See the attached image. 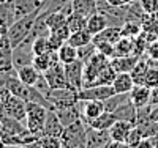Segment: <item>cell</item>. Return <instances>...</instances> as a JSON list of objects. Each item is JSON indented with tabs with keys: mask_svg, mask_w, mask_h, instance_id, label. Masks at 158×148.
I'll return each mask as SVG.
<instances>
[{
	"mask_svg": "<svg viewBox=\"0 0 158 148\" xmlns=\"http://www.w3.org/2000/svg\"><path fill=\"white\" fill-rule=\"evenodd\" d=\"M25 126L27 129L40 139L44 136V123L48 115V107L36 102H25Z\"/></svg>",
	"mask_w": 158,
	"mask_h": 148,
	"instance_id": "6da1fadb",
	"label": "cell"
},
{
	"mask_svg": "<svg viewBox=\"0 0 158 148\" xmlns=\"http://www.w3.org/2000/svg\"><path fill=\"white\" fill-rule=\"evenodd\" d=\"M38 13H40V10L30 13V14H27V16H22V18L16 19L15 22L10 25L6 35H8V38H10V43H11L13 47L19 46L24 39L30 35L32 27H33V24H35V19H36V16H38Z\"/></svg>",
	"mask_w": 158,
	"mask_h": 148,
	"instance_id": "7a4b0ae2",
	"label": "cell"
},
{
	"mask_svg": "<svg viewBox=\"0 0 158 148\" xmlns=\"http://www.w3.org/2000/svg\"><path fill=\"white\" fill-rule=\"evenodd\" d=\"M25 101L15 96L13 93L6 88L0 91V115L13 117L21 122H25Z\"/></svg>",
	"mask_w": 158,
	"mask_h": 148,
	"instance_id": "3957f363",
	"label": "cell"
},
{
	"mask_svg": "<svg viewBox=\"0 0 158 148\" xmlns=\"http://www.w3.org/2000/svg\"><path fill=\"white\" fill-rule=\"evenodd\" d=\"M60 140H62V148H87L85 123L82 120H77L73 125L65 126Z\"/></svg>",
	"mask_w": 158,
	"mask_h": 148,
	"instance_id": "277c9868",
	"label": "cell"
},
{
	"mask_svg": "<svg viewBox=\"0 0 158 148\" xmlns=\"http://www.w3.org/2000/svg\"><path fill=\"white\" fill-rule=\"evenodd\" d=\"M46 98L51 101V104L56 107H62V106H71L76 104L79 101L77 98V91L71 87H62V88H51L48 91Z\"/></svg>",
	"mask_w": 158,
	"mask_h": 148,
	"instance_id": "5b68a950",
	"label": "cell"
},
{
	"mask_svg": "<svg viewBox=\"0 0 158 148\" xmlns=\"http://www.w3.org/2000/svg\"><path fill=\"white\" fill-rule=\"evenodd\" d=\"M65 74H67L68 85L79 91L84 85V62L76 58L74 62L65 65Z\"/></svg>",
	"mask_w": 158,
	"mask_h": 148,
	"instance_id": "8992f818",
	"label": "cell"
},
{
	"mask_svg": "<svg viewBox=\"0 0 158 148\" xmlns=\"http://www.w3.org/2000/svg\"><path fill=\"white\" fill-rule=\"evenodd\" d=\"M112 95H114L112 85H92V87H84L77 91L79 101H89V99L104 101Z\"/></svg>",
	"mask_w": 158,
	"mask_h": 148,
	"instance_id": "52a82bcc",
	"label": "cell"
},
{
	"mask_svg": "<svg viewBox=\"0 0 158 148\" xmlns=\"http://www.w3.org/2000/svg\"><path fill=\"white\" fill-rule=\"evenodd\" d=\"M15 63H13V46L6 33H0V73H13Z\"/></svg>",
	"mask_w": 158,
	"mask_h": 148,
	"instance_id": "ba28073f",
	"label": "cell"
},
{
	"mask_svg": "<svg viewBox=\"0 0 158 148\" xmlns=\"http://www.w3.org/2000/svg\"><path fill=\"white\" fill-rule=\"evenodd\" d=\"M109 131L104 129H95L85 125V145L87 148H108L111 142Z\"/></svg>",
	"mask_w": 158,
	"mask_h": 148,
	"instance_id": "9c48e42d",
	"label": "cell"
},
{
	"mask_svg": "<svg viewBox=\"0 0 158 148\" xmlns=\"http://www.w3.org/2000/svg\"><path fill=\"white\" fill-rule=\"evenodd\" d=\"M48 84L51 88H62V87H70L68 85V80H67V74H65V65L63 63H56L52 65L51 68L43 73Z\"/></svg>",
	"mask_w": 158,
	"mask_h": 148,
	"instance_id": "30bf717a",
	"label": "cell"
},
{
	"mask_svg": "<svg viewBox=\"0 0 158 148\" xmlns=\"http://www.w3.org/2000/svg\"><path fill=\"white\" fill-rule=\"evenodd\" d=\"M33 50L30 41H22L19 46L13 47V63H15V70L24 65H32L33 60Z\"/></svg>",
	"mask_w": 158,
	"mask_h": 148,
	"instance_id": "8fae6325",
	"label": "cell"
},
{
	"mask_svg": "<svg viewBox=\"0 0 158 148\" xmlns=\"http://www.w3.org/2000/svg\"><path fill=\"white\" fill-rule=\"evenodd\" d=\"M79 107H81V120L82 122L94 120L104 112V102L98 101V99L79 101Z\"/></svg>",
	"mask_w": 158,
	"mask_h": 148,
	"instance_id": "7c38bea8",
	"label": "cell"
},
{
	"mask_svg": "<svg viewBox=\"0 0 158 148\" xmlns=\"http://www.w3.org/2000/svg\"><path fill=\"white\" fill-rule=\"evenodd\" d=\"M150 96H152V88H149L144 84H135V87L130 91V101L135 104L136 109L149 106L150 104Z\"/></svg>",
	"mask_w": 158,
	"mask_h": 148,
	"instance_id": "4fadbf2b",
	"label": "cell"
},
{
	"mask_svg": "<svg viewBox=\"0 0 158 148\" xmlns=\"http://www.w3.org/2000/svg\"><path fill=\"white\" fill-rule=\"evenodd\" d=\"M56 114L59 115L60 122L63 126H70L74 122L81 120V107H79V101L76 104L71 106H62V107H56Z\"/></svg>",
	"mask_w": 158,
	"mask_h": 148,
	"instance_id": "5bb4252c",
	"label": "cell"
},
{
	"mask_svg": "<svg viewBox=\"0 0 158 148\" xmlns=\"http://www.w3.org/2000/svg\"><path fill=\"white\" fill-rule=\"evenodd\" d=\"M13 11H15V19H19L22 16H27L33 11H38L41 6L40 0H13Z\"/></svg>",
	"mask_w": 158,
	"mask_h": 148,
	"instance_id": "9a60e30c",
	"label": "cell"
},
{
	"mask_svg": "<svg viewBox=\"0 0 158 148\" xmlns=\"http://www.w3.org/2000/svg\"><path fill=\"white\" fill-rule=\"evenodd\" d=\"M65 126L62 125L59 115L56 114L54 109H48V115H46V123H44V134L46 136H56V137H62Z\"/></svg>",
	"mask_w": 158,
	"mask_h": 148,
	"instance_id": "2e32d148",
	"label": "cell"
},
{
	"mask_svg": "<svg viewBox=\"0 0 158 148\" xmlns=\"http://www.w3.org/2000/svg\"><path fill=\"white\" fill-rule=\"evenodd\" d=\"M59 63V55H57V50H49L46 54H41V55H35L32 60V65L35 66V70L40 73H46L52 65Z\"/></svg>",
	"mask_w": 158,
	"mask_h": 148,
	"instance_id": "e0dca14e",
	"label": "cell"
},
{
	"mask_svg": "<svg viewBox=\"0 0 158 148\" xmlns=\"http://www.w3.org/2000/svg\"><path fill=\"white\" fill-rule=\"evenodd\" d=\"M120 38H122V27L108 25L104 30H101L100 33L94 35L92 41H94L95 44L97 43H111V44H115Z\"/></svg>",
	"mask_w": 158,
	"mask_h": 148,
	"instance_id": "ac0fdd59",
	"label": "cell"
},
{
	"mask_svg": "<svg viewBox=\"0 0 158 148\" xmlns=\"http://www.w3.org/2000/svg\"><path fill=\"white\" fill-rule=\"evenodd\" d=\"M24 131H27L25 123H22L21 120H16L13 117L0 115V132L5 134H21Z\"/></svg>",
	"mask_w": 158,
	"mask_h": 148,
	"instance_id": "d6986e66",
	"label": "cell"
},
{
	"mask_svg": "<svg viewBox=\"0 0 158 148\" xmlns=\"http://www.w3.org/2000/svg\"><path fill=\"white\" fill-rule=\"evenodd\" d=\"M115 115L117 120H125V122H131L133 125H136V117H138V109L135 107V104L130 99H127L125 102H122L117 109L112 112Z\"/></svg>",
	"mask_w": 158,
	"mask_h": 148,
	"instance_id": "ffe728a7",
	"label": "cell"
},
{
	"mask_svg": "<svg viewBox=\"0 0 158 148\" xmlns=\"http://www.w3.org/2000/svg\"><path fill=\"white\" fill-rule=\"evenodd\" d=\"M133 123L131 122H125V120H115V123L109 128V134L112 140H118V142H125L130 131L133 129Z\"/></svg>",
	"mask_w": 158,
	"mask_h": 148,
	"instance_id": "44dd1931",
	"label": "cell"
},
{
	"mask_svg": "<svg viewBox=\"0 0 158 148\" xmlns=\"http://www.w3.org/2000/svg\"><path fill=\"white\" fill-rule=\"evenodd\" d=\"M141 57L131 54V55H123V57H112L111 58V65L114 66V70L117 73H130L135 68V65L138 63Z\"/></svg>",
	"mask_w": 158,
	"mask_h": 148,
	"instance_id": "7402d4cb",
	"label": "cell"
},
{
	"mask_svg": "<svg viewBox=\"0 0 158 148\" xmlns=\"http://www.w3.org/2000/svg\"><path fill=\"white\" fill-rule=\"evenodd\" d=\"M15 11H13L11 2L5 0L0 3V33H6L10 25L15 22Z\"/></svg>",
	"mask_w": 158,
	"mask_h": 148,
	"instance_id": "603a6c76",
	"label": "cell"
},
{
	"mask_svg": "<svg viewBox=\"0 0 158 148\" xmlns=\"http://www.w3.org/2000/svg\"><path fill=\"white\" fill-rule=\"evenodd\" d=\"M40 71L35 70L33 65H24V66H19V68H16V76L18 79L21 80V82H24L25 85H35L36 80L40 77Z\"/></svg>",
	"mask_w": 158,
	"mask_h": 148,
	"instance_id": "cb8c5ba5",
	"label": "cell"
},
{
	"mask_svg": "<svg viewBox=\"0 0 158 148\" xmlns=\"http://www.w3.org/2000/svg\"><path fill=\"white\" fill-rule=\"evenodd\" d=\"M111 85L114 88V93H130L131 88L135 87V82L130 73H117Z\"/></svg>",
	"mask_w": 158,
	"mask_h": 148,
	"instance_id": "d4e9b609",
	"label": "cell"
},
{
	"mask_svg": "<svg viewBox=\"0 0 158 148\" xmlns=\"http://www.w3.org/2000/svg\"><path fill=\"white\" fill-rule=\"evenodd\" d=\"M115 115L112 112H106L104 110L100 117L94 118V120H89V122H84L87 126L90 128H95V129H104V131H109V128L115 123Z\"/></svg>",
	"mask_w": 158,
	"mask_h": 148,
	"instance_id": "484cf974",
	"label": "cell"
},
{
	"mask_svg": "<svg viewBox=\"0 0 158 148\" xmlns=\"http://www.w3.org/2000/svg\"><path fill=\"white\" fill-rule=\"evenodd\" d=\"M106 27H108V19L104 18V14H101V13H98V11L87 18L85 29H87V32H90L92 35L100 33L101 30L106 29Z\"/></svg>",
	"mask_w": 158,
	"mask_h": 148,
	"instance_id": "4316f807",
	"label": "cell"
},
{
	"mask_svg": "<svg viewBox=\"0 0 158 148\" xmlns=\"http://www.w3.org/2000/svg\"><path fill=\"white\" fill-rule=\"evenodd\" d=\"M73 11L85 18L97 13V0H71Z\"/></svg>",
	"mask_w": 158,
	"mask_h": 148,
	"instance_id": "83f0119b",
	"label": "cell"
},
{
	"mask_svg": "<svg viewBox=\"0 0 158 148\" xmlns=\"http://www.w3.org/2000/svg\"><path fill=\"white\" fill-rule=\"evenodd\" d=\"M135 54V41L133 38L122 36L118 41L114 44V57H123Z\"/></svg>",
	"mask_w": 158,
	"mask_h": 148,
	"instance_id": "f1b7e54d",
	"label": "cell"
},
{
	"mask_svg": "<svg viewBox=\"0 0 158 148\" xmlns=\"http://www.w3.org/2000/svg\"><path fill=\"white\" fill-rule=\"evenodd\" d=\"M57 55H59V62L63 65H68L71 62H74L77 58V47H74L70 43H63L59 50H57Z\"/></svg>",
	"mask_w": 158,
	"mask_h": 148,
	"instance_id": "f546056e",
	"label": "cell"
},
{
	"mask_svg": "<svg viewBox=\"0 0 158 148\" xmlns=\"http://www.w3.org/2000/svg\"><path fill=\"white\" fill-rule=\"evenodd\" d=\"M115 76H117V71L114 70V66H112L111 62H109V63L104 66V68H101V71L98 73L94 85H111L112 80L115 79Z\"/></svg>",
	"mask_w": 158,
	"mask_h": 148,
	"instance_id": "4dcf8cb0",
	"label": "cell"
},
{
	"mask_svg": "<svg viewBox=\"0 0 158 148\" xmlns=\"http://www.w3.org/2000/svg\"><path fill=\"white\" fill-rule=\"evenodd\" d=\"M147 70H149V60L139 58L138 63L135 65V68L130 71L131 77H133V82L135 84H144V77H146Z\"/></svg>",
	"mask_w": 158,
	"mask_h": 148,
	"instance_id": "1f68e13d",
	"label": "cell"
},
{
	"mask_svg": "<svg viewBox=\"0 0 158 148\" xmlns=\"http://www.w3.org/2000/svg\"><path fill=\"white\" fill-rule=\"evenodd\" d=\"M92 38H94V35L90 32H87V29H84V30H79V32H73L67 43L73 44L74 47H79V46H84V44L90 43Z\"/></svg>",
	"mask_w": 158,
	"mask_h": 148,
	"instance_id": "d6a6232c",
	"label": "cell"
},
{
	"mask_svg": "<svg viewBox=\"0 0 158 148\" xmlns=\"http://www.w3.org/2000/svg\"><path fill=\"white\" fill-rule=\"evenodd\" d=\"M71 0H44L41 2V6H40V16H46L52 11H57L60 8H63L67 3H70Z\"/></svg>",
	"mask_w": 158,
	"mask_h": 148,
	"instance_id": "836d02e7",
	"label": "cell"
},
{
	"mask_svg": "<svg viewBox=\"0 0 158 148\" xmlns=\"http://www.w3.org/2000/svg\"><path fill=\"white\" fill-rule=\"evenodd\" d=\"M85 24H87V18L82 16V14H77V13H74V11L67 19V25H68V29L71 30V33L73 32H79V30H84Z\"/></svg>",
	"mask_w": 158,
	"mask_h": 148,
	"instance_id": "e575fe53",
	"label": "cell"
},
{
	"mask_svg": "<svg viewBox=\"0 0 158 148\" xmlns=\"http://www.w3.org/2000/svg\"><path fill=\"white\" fill-rule=\"evenodd\" d=\"M136 126L139 128L141 134H142V137H153L158 134V123L156 122H152V120H144V122H139L136 123Z\"/></svg>",
	"mask_w": 158,
	"mask_h": 148,
	"instance_id": "d590c367",
	"label": "cell"
},
{
	"mask_svg": "<svg viewBox=\"0 0 158 148\" xmlns=\"http://www.w3.org/2000/svg\"><path fill=\"white\" fill-rule=\"evenodd\" d=\"M97 54V46H95V43L94 41H90V43H87V44H84V46H79L77 47V58L81 60V62H89L92 57H94Z\"/></svg>",
	"mask_w": 158,
	"mask_h": 148,
	"instance_id": "8d00e7d4",
	"label": "cell"
},
{
	"mask_svg": "<svg viewBox=\"0 0 158 148\" xmlns=\"http://www.w3.org/2000/svg\"><path fill=\"white\" fill-rule=\"evenodd\" d=\"M32 50H33V55H41V54L49 52V44H48V36H38L33 39L32 43Z\"/></svg>",
	"mask_w": 158,
	"mask_h": 148,
	"instance_id": "74e56055",
	"label": "cell"
},
{
	"mask_svg": "<svg viewBox=\"0 0 158 148\" xmlns=\"http://www.w3.org/2000/svg\"><path fill=\"white\" fill-rule=\"evenodd\" d=\"M38 143L41 145V148H62V140L56 136H46L44 134L38 139Z\"/></svg>",
	"mask_w": 158,
	"mask_h": 148,
	"instance_id": "f35d334b",
	"label": "cell"
},
{
	"mask_svg": "<svg viewBox=\"0 0 158 148\" xmlns=\"http://www.w3.org/2000/svg\"><path fill=\"white\" fill-rule=\"evenodd\" d=\"M141 33V27L136 24V21H127L122 25V36H128V38H135L136 35Z\"/></svg>",
	"mask_w": 158,
	"mask_h": 148,
	"instance_id": "ab89813d",
	"label": "cell"
},
{
	"mask_svg": "<svg viewBox=\"0 0 158 148\" xmlns=\"http://www.w3.org/2000/svg\"><path fill=\"white\" fill-rule=\"evenodd\" d=\"M144 85H147L149 88H155L158 87V68H153L149 63V70L144 77Z\"/></svg>",
	"mask_w": 158,
	"mask_h": 148,
	"instance_id": "60d3db41",
	"label": "cell"
},
{
	"mask_svg": "<svg viewBox=\"0 0 158 148\" xmlns=\"http://www.w3.org/2000/svg\"><path fill=\"white\" fill-rule=\"evenodd\" d=\"M144 137H142V134H141V131H139V128L135 125L133 126V129L130 131V134H128V137H127V145L130 146V148H136L138 146V143L142 140Z\"/></svg>",
	"mask_w": 158,
	"mask_h": 148,
	"instance_id": "b9f144b4",
	"label": "cell"
},
{
	"mask_svg": "<svg viewBox=\"0 0 158 148\" xmlns=\"http://www.w3.org/2000/svg\"><path fill=\"white\" fill-rule=\"evenodd\" d=\"M95 46H97V52L103 54V55H106L109 58L114 57V44H111V43H97Z\"/></svg>",
	"mask_w": 158,
	"mask_h": 148,
	"instance_id": "7bdbcfd3",
	"label": "cell"
},
{
	"mask_svg": "<svg viewBox=\"0 0 158 148\" xmlns=\"http://www.w3.org/2000/svg\"><path fill=\"white\" fill-rule=\"evenodd\" d=\"M139 3L144 13H149V14H152V13L158 10V0H139Z\"/></svg>",
	"mask_w": 158,
	"mask_h": 148,
	"instance_id": "ee69618b",
	"label": "cell"
},
{
	"mask_svg": "<svg viewBox=\"0 0 158 148\" xmlns=\"http://www.w3.org/2000/svg\"><path fill=\"white\" fill-rule=\"evenodd\" d=\"M15 73V71H13ZM11 73H0V91L6 90V82H8V77Z\"/></svg>",
	"mask_w": 158,
	"mask_h": 148,
	"instance_id": "f6af8a7d",
	"label": "cell"
},
{
	"mask_svg": "<svg viewBox=\"0 0 158 148\" xmlns=\"http://www.w3.org/2000/svg\"><path fill=\"white\" fill-rule=\"evenodd\" d=\"M136 148H155V146H153V143H152V140H150V139L144 137V139L138 143V146H136Z\"/></svg>",
	"mask_w": 158,
	"mask_h": 148,
	"instance_id": "bcb514c9",
	"label": "cell"
},
{
	"mask_svg": "<svg viewBox=\"0 0 158 148\" xmlns=\"http://www.w3.org/2000/svg\"><path fill=\"white\" fill-rule=\"evenodd\" d=\"M108 148H130L127 145V142H118V140H111Z\"/></svg>",
	"mask_w": 158,
	"mask_h": 148,
	"instance_id": "7dc6e473",
	"label": "cell"
},
{
	"mask_svg": "<svg viewBox=\"0 0 158 148\" xmlns=\"http://www.w3.org/2000/svg\"><path fill=\"white\" fill-rule=\"evenodd\" d=\"M149 118L152 120V122H156V123H158V104L152 106L150 114H149Z\"/></svg>",
	"mask_w": 158,
	"mask_h": 148,
	"instance_id": "c3c4849f",
	"label": "cell"
},
{
	"mask_svg": "<svg viewBox=\"0 0 158 148\" xmlns=\"http://www.w3.org/2000/svg\"><path fill=\"white\" fill-rule=\"evenodd\" d=\"M108 2L112 6H123V5H128L131 2H135V0H108Z\"/></svg>",
	"mask_w": 158,
	"mask_h": 148,
	"instance_id": "681fc988",
	"label": "cell"
},
{
	"mask_svg": "<svg viewBox=\"0 0 158 148\" xmlns=\"http://www.w3.org/2000/svg\"><path fill=\"white\" fill-rule=\"evenodd\" d=\"M150 104H152V106L158 104V87L152 88V96H150Z\"/></svg>",
	"mask_w": 158,
	"mask_h": 148,
	"instance_id": "f907efd6",
	"label": "cell"
},
{
	"mask_svg": "<svg viewBox=\"0 0 158 148\" xmlns=\"http://www.w3.org/2000/svg\"><path fill=\"white\" fill-rule=\"evenodd\" d=\"M21 148H41V145L38 143V139H36V140H33V142H30V143H25V145H22Z\"/></svg>",
	"mask_w": 158,
	"mask_h": 148,
	"instance_id": "816d5d0a",
	"label": "cell"
},
{
	"mask_svg": "<svg viewBox=\"0 0 158 148\" xmlns=\"http://www.w3.org/2000/svg\"><path fill=\"white\" fill-rule=\"evenodd\" d=\"M0 148H13V146H6L3 143V139H2V132H0Z\"/></svg>",
	"mask_w": 158,
	"mask_h": 148,
	"instance_id": "f5cc1de1",
	"label": "cell"
},
{
	"mask_svg": "<svg viewBox=\"0 0 158 148\" xmlns=\"http://www.w3.org/2000/svg\"><path fill=\"white\" fill-rule=\"evenodd\" d=\"M2 2H5V0H0V3H2Z\"/></svg>",
	"mask_w": 158,
	"mask_h": 148,
	"instance_id": "db71d44e",
	"label": "cell"
},
{
	"mask_svg": "<svg viewBox=\"0 0 158 148\" xmlns=\"http://www.w3.org/2000/svg\"><path fill=\"white\" fill-rule=\"evenodd\" d=\"M40 2H44V0H40Z\"/></svg>",
	"mask_w": 158,
	"mask_h": 148,
	"instance_id": "11a10c76",
	"label": "cell"
}]
</instances>
